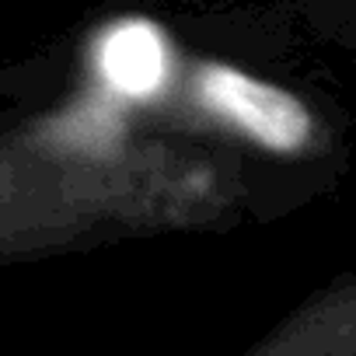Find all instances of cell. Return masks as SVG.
Listing matches in <instances>:
<instances>
[{"label":"cell","instance_id":"cell-1","mask_svg":"<svg viewBox=\"0 0 356 356\" xmlns=\"http://www.w3.org/2000/svg\"><path fill=\"white\" fill-rule=\"evenodd\" d=\"M171 108L280 157H311L328 147V129L304 98L231 63H189Z\"/></svg>","mask_w":356,"mask_h":356},{"label":"cell","instance_id":"cell-2","mask_svg":"<svg viewBox=\"0 0 356 356\" xmlns=\"http://www.w3.org/2000/svg\"><path fill=\"white\" fill-rule=\"evenodd\" d=\"M252 356H356V280L307 297L280 325H273Z\"/></svg>","mask_w":356,"mask_h":356}]
</instances>
